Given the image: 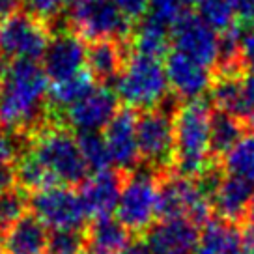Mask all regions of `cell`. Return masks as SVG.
<instances>
[{"mask_svg":"<svg viewBox=\"0 0 254 254\" xmlns=\"http://www.w3.org/2000/svg\"><path fill=\"white\" fill-rule=\"evenodd\" d=\"M49 77L34 60L0 67V126L17 135H34L51 122Z\"/></svg>","mask_w":254,"mask_h":254,"instance_id":"6da1fadb","label":"cell"},{"mask_svg":"<svg viewBox=\"0 0 254 254\" xmlns=\"http://www.w3.org/2000/svg\"><path fill=\"white\" fill-rule=\"evenodd\" d=\"M211 107L204 99L183 103L176 111L174 170L200 178L215 161L211 157Z\"/></svg>","mask_w":254,"mask_h":254,"instance_id":"7a4b0ae2","label":"cell"},{"mask_svg":"<svg viewBox=\"0 0 254 254\" xmlns=\"http://www.w3.org/2000/svg\"><path fill=\"white\" fill-rule=\"evenodd\" d=\"M28 151L55 176L60 185H80L86 180V161L69 127L49 122L30 136Z\"/></svg>","mask_w":254,"mask_h":254,"instance_id":"3957f363","label":"cell"},{"mask_svg":"<svg viewBox=\"0 0 254 254\" xmlns=\"http://www.w3.org/2000/svg\"><path fill=\"white\" fill-rule=\"evenodd\" d=\"M170 86L159 58L129 53L126 67L116 80V95L133 111H150L167 103Z\"/></svg>","mask_w":254,"mask_h":254,"instance_id":"277c9868","label":"cell"},{"mask_svg":"<svg viewBox=\"0 0 254 254\" xmlns=\"http://www.w3.org/2000/svg\"><path fill=\"white\" fill-rule=\"evenodd\" d=\"M215 209L211 196L196 178H189L174 168L159 174V217L161 219H187L194 226L204 228L213 221Z\"/></svg>","mask_w":254,"mask_h":254,"instance_id":"5b68a950","label":"cell"},{"mask_svg":"<svg viewBox=\"0 0 254 254\" xmlns=\"http://www.w3.org/2000/svg\"><path fill=\"white\" fill-rule=\"evenodd\" d=\"M176 111L178 107L163 103L161 107L140 111L136 116V140L140 161L157 174L174 168Z\"/></svg>","mask_w":254,"mask_h":254,"instance_id":"8992f818","label":"cell"},{"mask_svg":"<svg viewBox=\"0 0 254 254\" xmlns=\"http://www.w3.org/2000/svg\"><path fill=\"white\" fill-rule=\"evenodd\" d=\"M159 217V174L150 168L126 174L116 206L118 219L131 234H146Z\"/></svg>","mask_w":254,"mask_h":254,"instance_id":"52a82bcc","label":"cell"},{"mask_svg":"<svg viewBox=\"0 0 254 254\" xmlns=\"http://www.w3.org/2000/svg\"><path fill=\"white\" fill-rule=\"evenodd\" d=\"M53 38V30L28 11H15L4 19L0 30V56L8 62L43 58Z\"/></svg>","mask_w":254,"mask_h":254,"instance_id":"ba28073f","label":"cell"},{"mask_svg":"<svg viewBox=\"0 0 254 254\" xmlns=\"http://www.w3.org/2000/svg\"><path fill=\"white\" fill-rule=\"evenodd\" d=\"M32 215H36L51 230H86L90 217L84 202L67 185H55L49 189L32 192Z\"/></svg>","mask_w":254,"mask_h":254,"instance_id":"9c48e42d","label":"cell"},{"mask_svg":"<svg viewBox=\"0 0 254 254\" xmlns=\"http://www.w3.org/2000/svg\"><path fill=\"white\" fill-rule=\"evenodd\" d=\"M67 28H71L90 43L101 40L129 41L133 23L120 11L112 0H94L82 9L69 13Z\"/></svg>","mask_w":254,"mask_h":254,"instance_id":"30bf717a","label":"cell"},{"mask_svg":"<svg viewBox=\"0 0 254 254\" xmlns=\"http://www.w3.org/2000/svg\"><path fill=\"white\" fill-rule=\"evenodd\" d=\"M118 95L111 88H94L86 97L75 103L58 118V124L77 133H99L107 129L118 114Z\"/></svg>","mask_w":254,"mask_h":254,"instance_id":"8fae6325","label":"cell"},{"mask_svg":"<svg viewBox=\"0 0 254 254\" xmlns=\"http://www.w3.org/2000/svg\"><path fill=\"white\" fill-rule=\"evenodd\" d=\"M86 51L88 45H84V40L71 28L55 32L45 55L41 58L43 60L41 65L47 73L49 80L60 82L84 71Z\"/></svg>","mask_w":254,"mask_h":254,"instance_id":"7c38bea8","label":"cell"},{"mask_svg":"<svg viewBox=\"0 0 254 254\" xmlns=\"http://www.w3.org/2000/svg\"><path fill=\"white\" fill-rule=\"evenodd\" d=\"M172 45L176 51L194 58L196 62L211 67L219 58V36L198 17V13H185L172 26Z\"/></svg>","mask_w":254,"mask_h":254,"instance_id":"4fadbf2b","label":"cell"},{"mask_svg":"<svg viewBox=\"0 0 254 254\" xmlns=\"http://www.w3.org/2000/svg\"><path fill=\"white\" fill-rule=\"evenodd\" d=\"M165 69L170 92L183 103L202 99L211 90L215 75H211L209 67L180 51L168 53Z\"/></svg>","mask_w":254,"mask_h":254,"instance_id":"5bb4252c","label":"cell"},{"mask_svg":"<svg viewBox=\"0 0 254 254\" xmlns=\"http://www.w3.org/2000/svg\"><path fill=\"white\" fill-rule=\"evenodd\" d=\"M136 116L138 114L133 109H122L103 133L112 165L124 174L135 172L140 163V151L136 140Z\"/></svg>","mask_w":254,"mask_h":254,"instance_id":"9a60e30c","label":"cell"},{"mask_svg":"<svg viewBox=\"0 0 254 254\" xmlns=\"http://www.w3.org/2000/svg\"><path fill=\"white\" fill-rule=\"evenodd\" d=\"M198 226L187 219H161L146 232L151 254H194Z\"/></svg>","mask_w":254,"mask_h":254,"instance_id":"2e32d148","label":"cell"},{"mask_svg":"<svg viewBox=\"0 0 254 254\" xmlns=\"http://www.w3.org/2000/svg\"><path fill=\"white\" fill-rule=\"evenodd\" d=\"M126 174L120 170H101L80 183V198L90 217H107L116 211Z\"/></svg>","mask_w":254,"mask_h":254,"instance_id":"e0dca14e","label":"cell"},{"mask_svg":"<svg viewBox=\"0 0 254 254\" xmlns=\"http://www.w3.org/2000/svg\"><path fill=\"white\" fill-rule=\"evenodd\" d=\"M254 198V183L224 172L211 194L215 213L228 222H243Z\"/></svg>","mask_w":254,"mask_h":254,"instance_id":"ac0fdd59","label":"cell"},{"mask_svg":"<svg viewBox=\"0 0 254 254\" xmlns=\"http://www.w3.org/2000/svg\"><path fill=\"white\" fill-rule=\"evenodd\" d=\"M129 53V41H92L86 51V71L103 86L116 82L126 67Z\"/></svg>","mask_w":254,"mask_h":254,"instance_id":"d6986e66","label":"cell"},{"mask_svg":"<svg viewBox=\"0 0 254 254\" xmlns=\"http://www.w3.org/2000/svg\"><path fill=\"white\" fill-rule=\"evenodd\" d=\"M47 226L36 215H24L4 232L0 254H47Z\"/></svg>","mask_w":254,"mask_h":254,"instance_id":"ffe728a7","label":"cell"},{"mask_svg":"<svg viewBox=\"0 0 254 254\" xmlns=\"http://www.w3.org/2000/svg\"><path fill=\"white\" fill-rule=\"evenodd\" d=\"M170 45H172V28L150 13L133 26L131 38H129L131 53H138V55L159 58V60L163 56H168Z\"/></svg>","mask_w":254,"mask_h":254,"instance_id":"44dd1931","label":"cell"},{"mask_svg":"<svg viewBox=\"0 0 254 254\" xmlns=\"http://www.w3.org/2000/svg\"><path fill=\"white\" fill-rule=\"evenodd\" d=\"M88 253L122 254L131 245V232L111 215L97 217L86 228Z\"/></svg>","mask_w":254,"mask_h":254,"instance_id":"7402d4cb","label":"cell"},{"mask_svg":"<svg viewBox=\"0 0 254 254\" xmlns=\"http://www.w3.org/2000/svg\"><path fill=\"white\" fill-rule=\"evenodd\" d=\"M243 247V234L238 224L224 219L209 221L200 230L194 254H236Z\"/></svg>","mask_w":254,"mask_h":254,"instance_id":"603a6c76","label":"cell"},{"mask_svg":"<svg viewBox=\"0 0 254 254\" xmlns=\"http://www.w3.org/2000/svg\"><path fill=\"white\" fill-rule=\"evenodd\" d=\"M95 80L92 75L84 69L82 73L75 75L71 79L53 82V86L49 88V112H51V122L58 124V118L69 107L79 103L82 97H86L94 90Z\"/></svg>","mask_w":254,"mask_h":254,"instance_id":"cb8c5ba5","label":"cell"},{"mask_svg":"<svg viewBox=\"0 0 254 254\" xmlns=\"http://www.w3.org/2000/svg\"><path fill=\"white\" fill-rule=\"evenodd\" d=\"M211 103L217 111L241 118L243 112V71H215L211 84Z\"/></svg>","mask_w":254,"mask_h":254,"instance_id":"d4e9b609","label":"cell"},{"mask_svg":"<svg viewBox=\"0 0 254 254\" xmlns=\"http://www.w3.org/2000/svg\"><path fill=\"white\" fill-rule=\"evenodd\" d=\"M243 120L230 112L213 111L211 114V157L213 161H221L228 151L238 144V140L245 135Z\"/></svg>","mask_w":254,"mask_h":254,"instance_id":"484cf974","label":"cell"},{"mask_svg":"<svg viewBox=\"0 0 254 254\" xmlns=\"http://www.w3.org/2000/svg\"><path fill=\"white\" fill-rule=\"evenodd\" d=\"M13 168H15V182L19 185V189L26 190V192H38V190L60 185L55 180V176L51 174L28 150H24L19 155L17 165Z\"/></svg>","mask_w":254,"mask_h":254,"instance_id":"4316f807","label":"cell"},{"mask_svg":"<svg viewBox=\"0 0 254 254\" xmlns=\"http://www.w3.org/2000/svg\"><path fill=\"white\" fill-rule=\"evenodd\" d=\"M224 172L254 183V131L243 135L238 144L222 157Z\"/></svg>","mask_w":254,"mask_h":254,"instance_id":"83f0119b","label":"cell"},{"mask_svg":"<svg viewBox=\"0 0 254 254\" xmlns=\"http://www.w3.org/2000/svg\"><path fill=\"white\" fill-rule=\"evenodd\" d=\"M77 140H79L80 153L86 161L88 170L101 172L111 168V153H109L103 133H79Z\"/></svg>","mask_w":254,"mask_h":254,"instance_id":"f1b7e54d","label":"cell"},{"mask_svg":"<svg viewBox=\"0 0 254 254\" xmlns=\"http://www.w3.org/2000/svg\"><path fill=\"white\" fill-rule=\"evenodd\" d=\"M198 17L215 32H226L236 26L234 0H198Z\"/></svg>","mask_w":254,"mask_h":254,"instance_id":"f546056e","label":"cell"},{"mask_svg":"<svg viewBox=\"0 0 254 254\" xmlns=\"http://www.w3.org/2000/svg\"><path fill=\"white\" fill-rule=\"evenodd\" d=\"M30 209L28 192L23 189H9L0 194V232L9 230L15 222H19Z\"/></svg>","mask_w":254,"mask_h":254,"instance_id":"4dcf8cb0","label":"cell"},{"mask_svg":"<svg viewBox=\"0 0 254 254\" xmlns=\"http://www.w3.org/2000/svg\"><path fill=\"white\" fill-rule=\"evenodd\" d=\"M86 247V230H55L49 236L47 254H82Z\"/></svg>","mask_w":254,"mask_h":254,"instance_id":"1f68e13d","label":"cell"},{"mask_svg":"<svg viewBox=\"0 0 254 254\" xmlns=\"http://www.w3.org/2000/svg\"><path fill=\"white\" fill-rule=\"evenodd\" d=\"M192 0H150V15L174 26L185 13H189V6Z\"/></svg>","mask_w":254,"mask_h":254,"instance_id":"d6a6232c","label":"cell"},{"mask_svg":"<svg viewBox=\"0 0 254 254\" xmlns=\"http://www.w3.org/2000/svg\"><path fill=\"white\" fill-rule=\"evenodd\" d=\"M23 4L30 15L41 19L49 26L58 19L62 8H65V0H23Z\"/></svg>","mask_w":254,"mask_h":254,"instance_id":"836d02e7","label":"cell"},{"mask_svg":"<svg viewBox=\"0 0 254 254\" xmlns=\"http://www.w3.org/2000/svg\"><path fill=\"white\" fill-rule=\"evenodd\" d=\"M23 151L21 135L0 126V165H11V161H17Z\"/></svg>","mask_w":254,"mask_h":254,"instance_id":"e575fe53","label":"cell"},{"mask_svg":"<svg viewBox=\"0 0 254 254\" xmlns=\"http://www.w3.org/2000/svg\"><path fill=\"white\" fill-rule=\"evenodd\" d=\"M241 120L245 127L254 131V69L243 73V112Z\"/></svg>","mask_w":254,"mask_h":254,"instance_id":"d590c367","label":"cell"},{"mask_svg":"<svg viewBox=\"0 0 254 254\" xmlns=\"http://www.w3.org/2000/svg\"><path fill=\"white\" fill-rule=\"evenodd\" d=\"M112 2L131 23H138L150 11V0H112Z\"/></svg>","mask_w":254,"mask_h":254,"instance_id":"8d00e7d4","label":"cell"},{"mask_svg":"<svg viewBox=\"0 0 254 254\" xmlns=\"http://www.w3.org/2000/svg\"><path fill=\"white\" fill-rule=\"evenodd\" d=\"M236 24L243 30L254 28V0H234Z\"/></svg>","mask_w":254,"mask_h":254,"instance_id":"74e56055","label":"cell"},{"mask_svg":"<svg viewBox=\"0 0 254 254\" xmlns=\"http://www.w3.org/2000/svg\"><path fill=\"white\" fill-rule=\"evenodd\" d=\"M243 65L254 69V28L243 36Z\"/></svg>","mask_w":254,"mask_h":254,"instance_id":"f35d334b","label":"cell"},{"mask_svg":"<svg viewBox=\"0 0 254 254\" xmlns=\"http://www.w3.org/2000/svg\"><path fill=\"white\" fill-rule=\"evenodd\" d=\"M15 183V168L11 165H0V194L13 189Z\"/></svg>","mask_w":254,"mask_h":254,"instance_id":"ab89813d","label":"cell"},{"mask_svg":"<svg viewBox=\"0 0 254 254\" xmlns=\"http://www.w3.org/2000/svg\"><path fill=\"white\" fill-rule=\"evenodd\" d=\"M243 249L249 254H254V222L247 224L243 230Z\"/></svg>","mask_w":254,"mask_h":254,"instance_id":"60d3db41","label":"cell"},{"mask_svg":"<svg viewBox=\"0 0 254 254\" xmlns=\"http://www.w3.org/2000/svg\"><path fill=\"white\" fill-rule=\"evenodd\" d=\"M23 4V0H0V15H11L19 11V6Z\"/></svg>","mask_w":254,"mask_h":254,"instance_id":"b9f144b4","label":"cell"},{"mask_svg":"<svg viewBox=\"0 0 254 254\" xmlns=\"http://www.w3.org/2000/svg\"><path fill=\"white\" fill-rule=\"evenodd\" d=\"M122 254H151V251L146 241H133Z\"/></svg>","mask_w":254,"mask_h":254,"instance_id":"7bdbcfd3","label":"cell"},{"mask_svg":"<svg viewBox=\"0 0 254 254\" xmlns=\"http://www.w3.org/2000/svg\"><path fill=\"white\" fill-rule=\"evenodd\" d=\"M90 2H94V0H65V8L69 9V13H71V11L82 9L84 6H88Z\"/></svg>","mask_w":254,"mask_h":254,"instance_id":"ee69618b","label":"cell"},{"mask_svg":"<svg viewBox=\"0 0 254 254\" xmlns=\"http://www.w3.org/2000/svg\"><path fill=\"white\" fill-rule=\"evenodd\" d=\"M249 217L253 219V222H254V198H253V204H251V211H249Z\"/></svg>","mask_w":254,"mask_h":254,"instance_id":"f6af8a7d","label":"cell"},{"mask_svg":"<svg viewBox=\"0 0 254 254\" xmlns=\"http://www.w3.org/2000/svg\"><path fill=\"white\" fill-rule=\"evenodd\" d=\"M236 254H249V253H247L245 249H241V251H238V253H236Z\"/></svg>","mask_w":254,"mask_h":254,"instance_id":"bcb514c9","label":"cell"},{"mask_svg":"<svg viewBox=\"0 0 254 254\" xmlns=\"http://www.w3.org/2000/svg\"><path fill=\"white\" fill-rule=\"evenodd\" d=\"M0 17H2V15H0ZM0 30H2V21H0Z\"/></svg>","mask_w":254,"mask_h":254,"instance_id":"7dc6e473","label":"cell"},{"mask_svg":"<svg viewBox=\"0 0 254 254\" xmlns=\"http://www.w3.org/2000/svg\"><path fill=\"white\" fill-rule=\"evenodd\" d=\"M82 254H92V253H82Z\"/></svg>","mask_w":254,"mask_h":254,"instance_id":"c3c4849f","label":"cell"}]
</instances>
